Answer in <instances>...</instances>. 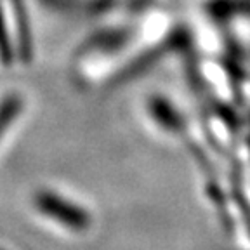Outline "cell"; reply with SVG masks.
Wrapping results in <instances>:
<instances>
[{
    "mask_svg": "<svg viewBox=\"0 0 250 250\" xmlns=\"http://www.w3.org/2000/svg\"><path fill=\"white\" fill-rule=\"evenodd\" d=\"M35 207L40 214L47 215L71 231H83L90 226V215L85 208L54 191L37 193Z\"/></svg>",
    "mask_w": 250,
    "mask_h": 250,
    "instance_id": "6da1fadb",
    "label": "cell"
},
{
    "mask_svg": "<svg viewBox=\"0 0 250 250\" xmlns=\"http://www.w3.org/2000/svg\"><path fill=\"white\" fill-rule=\"evenodd\" d=\"M20 61L16 47L14 31H12L11 12L7 0H0V68H11Z\"/></svg>",
    "mask_w": 250,
    "mask_h": 250,
    "instance_id": "7a4b0ae2",
    "label": "cell"
},
{
    "mask_svg": "<svg viewBox=\"0 0 250 250\" xmlns=\"http://www.w3.org/2000/svg\"><path fill=\"white\" fill-rule=\"evenodd\" d=\"M24 109V98L18 90H7L0 98V141Z\"/></svg>",
    "mask_w": 250,
    "mask_h": 250,
    "instance_id": "3957f363",
    "label": "cell"
}]
</instances>
